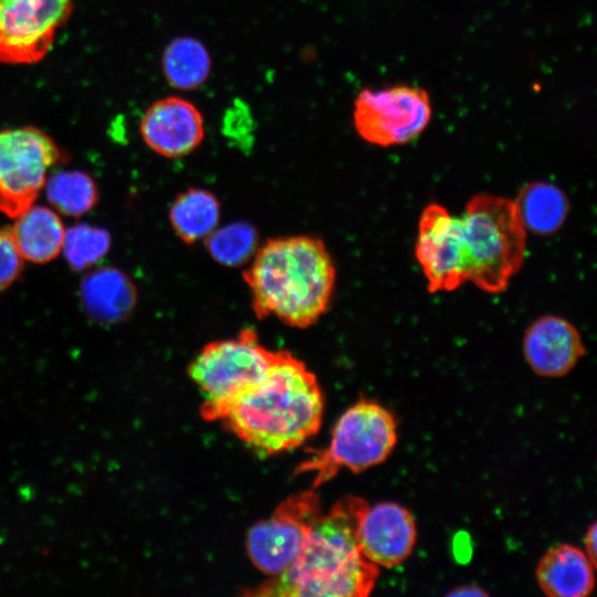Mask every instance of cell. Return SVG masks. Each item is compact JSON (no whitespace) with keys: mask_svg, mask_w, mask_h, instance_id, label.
Masks as SVG:
<instances>
[{"mask_svg":"<svg viewBox=\"0 0 597 597\" xmlns=\"http://www.w3.org/2000/svg\"><path fill=\"white\" fill-rule=\"evenodd\" d=\"M368 506L359 496L338 500L310 530L293 563L250 590L254 596L364 597L371 593L379 567L362 553L357 530Z\"/></svg>","mask_w":597,"mask_h":597,"instance_id":"obj_1","label":"cell"},{"mask_svg":"<svg viewBox=\"0 0 597 597\" xmlns=\"http://www.w3.org/2000/svg\"><path fill=\"white\" fill-rule=\"evenodd\" d=\"M323 411L316 376L290 352L277 350L264 378L234 399L219 421L258 452L275 454L314 436Z\"/></svg>","mask_w":597,"mask_h":597,"instance_id":"obj_2","label":"cell"},{"mask_svg":"<svg viewBox=\"0 0 597 597\" xmlns=\"http://www.w3.org/2000/svg\"><path fill=\"white\" fill-rule=\"evenodd\" d=\"M243 272L259 318L305 328L327 311L336 270L324 242L308 235L274 238L256 249Z\"/></svg>","mask_w":597,"mask_h":597,"instance_id":"obj_3","label":"cell"},{"mask_svg":"<svg viewBox=\"0 0 597 597\" xmlns=\"http://www.w3.org/2000/svg\"><path fill=\"white\" fill-rule=\"evenodd\" d=\"M468 254L469 281L489 293L503 292L521 269L526 230L513 200L479 193L461 218Z\"/></svg>","mask_w":597,"mask_h":597,"instance_id":"obj_4","label":"cell"},{"mask_svg":"<svg viewBox=\"0 0 597 597\" xmlns=\"http://www.w3.org/2000/svg\"><path fill=\"white\" fill-rule=\"evenodd\" d=\"M398 441V422L387 408L358 400L339 417L326 448L300 463L295 473L314 474L312 486L333 479L341 469L359 473L383 463Z\"/></svg>","mask_w":597,"mask_h":597,"instance_id":"obj_5","label":"cell"},{"mask_svg":"<svg viewBox=\"0 0 597 597\" xmlns=\"http://www.w3.org/2000/svg\"><path fill=\"white\" fill-rule=\"evenodd\" d=\"M276 355L277 350L263 346L251 328L205 345L188 367L203 397L201 417L219 420L234 399L264 378Z\"/></svg>","mask_w":597,"mask_h":597,"instance_id":"obj_6","label":"cell"},{"mask_svg":"<svg viewBox=\"0 0 597 597\" xmlns=\"http://www.w3.org/2000/svg\"><path fill=\"white\" fill-rule=\"evenodd\" d=\"M65 160L55 140L34 126L0 130V212L17 218L35 203L49 171Z\"/></svg>","mask_w":597,"mask_h":597,"instance_id":"obj_7","label":"cell"},{"mask_svg":"<svg viewBox=\"0 0 597 597\" xmlns=\"http://www.w3.org/2000/svg\"><path fill=\"white\" fill-rule=\"evenodd\" d=\"M431 114L430 97L422 87H366L354 101L353 123L364 140L389 147L417 138L428 126Z\"/></svg>","mask_w":597,"mask_h":597,"instance_id":"obj_8","label":"cell"},{"mask_svg":"<svg viewBox=\"0 0 597 597\" xmlns=\"http://www.w3.org/2000/svg\"><path fill=\"white\" fill-rule=\"evenodd\" d=\"M322 513L320 499L311 490L282 501L269 519L255 523L247 534V552L253 565L270 577L285 570Z\"/></svg>","mask_w":597,"mask_h":597,"instance_id":"obj_9","label":"cell"},{"mask_svg":"<svg viewBox=\"0 0 597 597\" xmlns=\"http://www.w3.org/2000/svg\"><path fill=\"white\" fill-rule=\"evenodd\" d=\"M73 4V0H0V63L33 64L45 57Z\"/></svg>","mask_w":597,"mask_h":597,"instance_id":"obj_10","label":"cell"},{"mask_svg":"<svg viewBox=\"0 0 597 597\" xmlns=\"http://www.w3.org/2000/svg\"><path fill=\"white\" fill-rule=\"evenodd\" d=\"M415 253L429 292L453 291L469 281L462 220L441 205L421 212Z\"/></svg>","mask_w":597,"mask_h":597,"instance_id":"obj_11","label":"cell"},{"mask_svg":"<svg viewBox=\"0 0 597 597\" xmlns=\"http://www.w3.org/2000/svg\"><path fill=\"white\" fill-rule=\"evenodd\" d=\"M139 132L145 144L156 154L180 158L196 150L205 138V121L200 109L181 96H166L145 111Z\"/></svg>","mask_w":597,"mask_h":597,"instance_id":"obj_12","label":"cell"},{"mask_svg":"<svg viewBox=\"0 0 597 597\" xmlns=\"http://www.w3.org/2000/svg\"><path fill=\"white\" fill-rule=\"evenodd\" d=\"M357 538L363 555L378 567H396L411 555L417 540L413 515L396 502L368 504Z\"/></svg>","mask_w":597,"mask_h":597,"instance_id":"obj_13","label":"cell"},{"mask_svg":"<svg viewBox=\"0 0 597 597\" xmlns=\"http://www.w3.org/2000/svg\"><path fill=\"white\" fill-rule=\"evenodd\" d=\"M578 329L567 320L545 315L525 331L523 353L531 369L541 377L567 375L585 354Z\"/></svg>","mask_w":597,"mask_h":597,"instance_id":"obj_14","label":"cell"},{"mask_svg":"<svg viewBox=\"0 0 597 597\" xmlns=\"http://www.w3.org/2000/svg\"><path fill=\"white\" fill-rule=\"evenodd\" d=\"M80 301L93 322L113 325L124 322L137 304V290L130 277L113 266L88 272L80 284Z\"/></svg>","mask_w":597,"mask_h":597,"instance_id":"obj_15","label":"cell"},{"mask_svg":"<svg viewBox=\"0 0 597 597\" xmlns=\"http://www.w3.org/2000/svg\"><path fill=\"white\" fill-rule=\"evenodd\" d=\"M594 569L585 551L559 544L541 557L535 576L541 590L549 597H586L595 587Z\"/></svg>","mask_w":597,"mask_h":597,"instance_id":"obj_16","label":"cell"},{"mask_svg":"<svg viewBox=\"0 0 597 597\" xmlns=\"http://www.w3.org/2000/svg\"><path fill=\"white\" fill-rule=\"evenodd\" d=\"M10 230L24 261L44 264L62 252L65 228L51 208L34 203L14 218Z\"/></svg>","mask_w":597,"mask_h":597,"instance_id":"obj_17","label":"cell"},{"mask_svg":"<svg viewBox=\"0 0 597 597\" xmlns=\"http://www.w3.org/2000/svg\"><path fill=\"white\" fill-rule=\"evenodd\" d=\"M525 230L537 235H552L564 224L568 198L558 187L543 181L526 185L514 201Z\"/></svg>","mask_w":597,"mask_h":597,"instance_id":"obj_18","label":"cell"},{"mask_svg":"<svg viewBox=\"0 0 597 597\" xmlns=\"http://www.w3.org/2000/svg\"><path fill=\"white\" fill-rule=\"evenodd\" d=\"M168 216L175 233L191 244L206 239L217 229L220 203L211 191L189 188L175 198Z\"/></svg>","mask_w":597,"mask_h":597,"instance_id":"obj_19","label":"cell"},{"mask_svg":"<svg viewBox=\"0 0 597 597\" xmlns=\"http://www.w3.org/2000/svg\"><path fill=\"white\" fill-rule=\"evenodd\" d=\"M165 80L176 90L191 91L203 85L212 67L207 46L193 36H178L165 48L161 57Z\"/></svg>","mask_w":597,"mask_h":597,"instance_id":"obj_20","label":"cell"},{"mask_svg":"<svg viewBox=\"0 0 597 597\" xmlns=\"http://www.w3.org/2000/svg\"><path fill=\"white\" fill-rule=\"evenodd\" d=\"M44 188L53 210L66 217L80 218L86 214L100 199L95 180L81 170H60L48 177Z\"/></svg>","mask_w":597,"mask_h":597,"instance_id":"obj_21","label":"cell"},{"mask_svg":"<svg viewBox=\"0 0 597 597\" xmlns=\"http://www.w3.org/2000/svg\"><path fill=\"white\" fill-rule=\"evenodd\" d=\"M111 245V233L106 229L80 223L65 230L61 253L72 270L84 271L100 262Z\"/></svg>","mask_w":597,"mask_h":597,"instance_id":"obj_22","label":"cell"},{"mask_svg":"<svg viewBox=\"0 0 597 597\" xmlns=\"http://www.w3.org/2000/svg\"><path fill=\"white\" fill-rule=\"evenodd\" d=\"M210 255L227 266H238L256 251L258 233L245 222H233L218 228L206 238Z\"/></svg>","mask_w":597,"mask_h":597,"instance_id":"obj_23","label":"cell"},{"mask_svg":"<svg viewBox=\"0 0 597 597\" xmlns=\"http://www.w3.org/2000/svg\"><path fill=\"white\" fill-rule=\"evenodd\" d=\"M23 262L10 228H0V291L10 287L20 277Z\"/></svg>","mask_w":597,"mask_h":597,"instance_id":"obj_24","label":"cell"},{"mask_svg":"<svg viewBox=\"0 0 597 597\" xmlns=\"http://www.w3.org/2000/svg\"><path fill=\"white\" fill-rule=\"evenodd\" d=\"M585 553L596 566V554H597V525L596 522H593L587 528L585 535Z\"/></svg>","mask_w":597,"mask_h":597,"instance_id":"obj_25","label":"cell"},{"mask_svg":"<svg viewBox=\"0 0 597 597\" xmlns=\"http://www.w3.org/2000/svg\"><path fill=\"white\" fill-rule=\"evenodd\" d=\"M450 596H486L488 594L478 586L467 585L458 587L449 593Z\"/></svg>","mask_w":597,"mask_h":597,"instance_id":"obj_26","label":"cell"}]
</instances>
